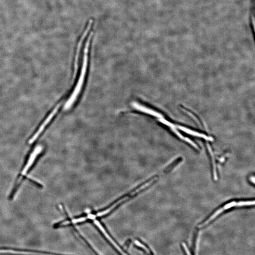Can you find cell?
<instances>
[{"instance_id":"6da1fadb","label":"cell","mask_w":255,"mask_h":255,"mask_svg":"<svg viewBox=\"0 0 255 255\" xmlns=\"http://www.w3.org/2000/svg\"><path fill=\"white\" fill-rule=\"evenodd\" d=\"M93 35V32H91L86 41L84 49L83 58L82 64L80 73L79 74V77L78 78L77 84L75 86L74 88L73 89L71 95L70 96L67 101L66 102L65 104L64 105V110L65 111L69 110L73 107V104H75L78 97H79L82 89L83 87L85 82L86 74L87 72L88 54H89V48L90 46L91 41Z\"/></svg>"},{"instance_id":"7a4b0ae2","label":"cell","mask_w":255,"mask_h":255,"mask_svg":"<svg viewBox=\"0 0 255 255\" xmlns=\"http://www.w3.org/2000/svg\"><path fill=\"white\" fill-rule=\"evenodd\" d=\"M255 204L254 200L252 201H231L228 203L223 206L220 208L218 209L215 211V213L212 215L207 220L204 221L203 223L199 224V228H203L207 226V224L213 221L219 216L220 214L224 212V211H226L230 208L233 207H240V206H253Z\"/></svg>"},{"instance_id":"3957f363","label":"cell","mask_w":255,"mask_h":255,"mask_svg":"<svg viewBox=\"0 0 255 255\" xmlns=\"http://www.w3.org/2000/svg\"><path fill=\"white\" fill-rule=\"evenodd\" d=\"M42 150V146H38L37 147V148L35 149L33 152L30 154V156L29 157V159L28 160V162H27L26 165L23 168V170H22V172L21 173L20 178L18 179L17 182V185H16V188L15 190H16V189H17L18 186L20 185V184H21V181H22V179L26 176L27 173L30 169V168L32 167L33 165L34 164L35 162L36 159L37 158L38 156H39V154L41 153Z\"/></svg>"},{"instance_id":"277c9868","label":"cell","mask_w":255,"mask_h":255,"mask_svg":"<svg viewBox=\"0 0 255 255\" xmlns=\"http://www.w3.org/2000/svg\"><path fill=\"white\" fill-rule=\"evenodd\" d=\"M61 103H60V104H58L54 108V110L51 112V113L49 115L48 117L45 120L44 123H43L41 125V126L39 127V128L38 129L37 132L35 133L34 135L33 136V137H32L31 139H30L29 142V144H31L32 143H34L36 140L37 139L38 137L39 136V135L41 134L42 132L44 131V129H45V128L46 127L48 123L50 122L51 121V119H53L54 116L55 115H56V113L57 112L60 107H61Z\"/></svg>"},{"instance_id":"5b68a950","label":"cell","mask_w":255,"mask_h":255,"mask_svg":"<svg viewBox=\"0 0 255 255\" xmlns=\"http://www.w3.org/2000/svg\"><path fill=\"white\" fill-rule=\"evenodd\" d=\"M132 107L134 109H136L137 111H139L140 112H143V113H146L147 115H150L156 117L160 118H163L162 115L159 112H157V111H154L153 109H151L150 108L148 107H145L144 105L141 104L140 103H138L137 102H133L132 104Z\"/></svg>"},{"instance_id":"8992f818","label":"cell","mask_w":255,"mask_h":255,"mask_svg":"<svg viewBox=\"0 0 255 255\" xmlns=\"http://www.w3.org/2000/svg\"><path fill=\"white\" fill-rule=\"evenodd\" d=\"M0 251H12L18 252H33L38 254H46L49 255H62L61 254L53 253L46 251H39L35 249H26V248H17L10 247H0Z\"/></svg>"},{"instance_id":"52a82bcc","label":"cell","mask_w":255,"mask_h":255,"mask_svg":"<svg viewBox=\"0 0 255 255\" xmlns=\"http://www.w3.org/2000/svg\"><path fill=\"white\" fill-rule=\"evenodd\" d=\"M176 128H177L180 129L182 131L185 132L187 134L192 135V136H193L202 138V139H205V140H213V138L210 137H208L206 135H205V134L198 132H195V131H192L191 129L187 128L186 127H183V126H178H178H176Z\"/></svg>"},{"instance_id":"ba28073f","label":"cell","mask_w":255,"mask_h":255,"mask_svg":"<svg viewBox=\"0 0 255 255\" xmlns=\"http://www.w3.org/2000/svg\"><path fill=\"white\" fill-rule=\"evenodd\" d=\"M207 148H208V151L210 154L211 157L212 158V164H213V172H214V176L215 180H216L218 179V174H217V171H216V165H215V158H214V155H213V152L210 146L207 145Z\"/></svg>"},{"instance_id":"9c48e42d","label":"cell","mask_w":255,"mask_h":255,"mask_svg":"<svg viewBox=\"0 0 255 255\" xmlns=\"http://www.w3.org/2000/svg\"><path fill=\"white\" fill-rule=\"evenodd\" d=\"M182 247H183V249H184V252H185V255H191V254L190 253V251H189V249H188V247H187L185 244L184 243H183L182 244Z\"/></svg>"},{"instance_id":"30bf717a","label":"cell","mask_w":255,"mask_h":255,"mask_svg":"<svg viewBox=\"0 0 255 255\" xmlns=\"http://www.w3.org/2000/svg\"><path fill=\"white\" fill-rule=\"evenodd\" d=\"M250 180H251V182L253 184H254L255 183V177H254V176H252L250 178Z\"/></svg>"}]
</instances>
